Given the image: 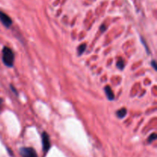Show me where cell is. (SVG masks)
<instances>
[{
    "instance_id": "cell-1",
    "label": "cell",
    "mask_w": 157,
    "mask_h": 157,
    "mask_svg": "<svg viewBox=\"0 0 157 157\" xmlns=\"http://www.w3.org/2000/svg\"><path fill=\"white\" fill-rule=\"evenodd\" d=\"M15 55L11 48L5 46L2 49V62L8 68H12L14 64Z\"/></svg>"
},
{
    "instance_id": "cell-2",
    "label": "cell",
    "mask_w": 157,
    "mask_h": 157,
    "mask_svg": "<svg viewBox=\"0 0 157 157\" xmlns=\"http://www.w3.org/2000/svg\"><path fill=\"white\" fill-rule=\"evenodd\" d=\"M19 153L22 157H39L35 150L32 147H22L19 149Z\"/></svg>"
},
{
    "instance_id": "cell-3",
    "label": "cell",
    "mask_w": 157,
    "mask_h": 157,
    "mask_svg": "<svg viewBox=\"0 0 157 157\" xmlns=\"http://www.w3.org/2000/svg\"><path fill=\"white\" fill-rule=\"evenodd\" d=\"M41 142H42V149L45 153H48L49 149L51 148L50 137L46 132H43L41 134Z\"/></svg>"
},
{
    "instance_id": "cell-4",
    "label": "cell",
    "mask_w": 157,
    "mask_h": 157,
    "mask_svg": "<svg viewBox=\"0 0 157 157\" xmlns=\"http://www.w3.org/2000/svg\"><path fill=\"white\" fill-rule=\"evenodd\" d=\"M0 21L2 22L3 25L6 28L10 27L12 25V23L11 18L2 11H0Z\"/></svg>"
},
{
    "instance_id": "cell-5",
    "label": "cell",
    "mask_w": 157,
    "mask_h": 157,
    "mask_svg": "<svg viewBox=\"0 0 157 157\" xmlns=\"http://www.w3.org/2000/svg\"><path fill=\"white\" fill-rule=\"evenodd\" d=\"M104 92L106 96H107V99L109 100H114L115 99V96H114V92H113L111 87L109 85H107V86L105 87Z\"/></svg>"
},
{
    "instance_id": "cell-6",
    "label": "cell",
    "mask_w": 157,
    "mask_h": 157,
    "mask_svg": "<svg viewBox=\"0 0 157 157\" xmlns=\"http://www.w3.org/2000/svg\"><path fill=\"white\" fill-rule=\"evenodd\" d=\"M127 110L125 108H122V109H120L119 110L116 111V116H117L118 118L122 119L123 117H125L126 115H127Z\"/></svg>"
},
{
    "instance_id": "cell-7",
    "label": "cell",
    "mask_w": 157,
    "mask_h": 157,
    "mask_svg": "<svg viewBox=\"0 0 157 157\" xmlns=\"http://www.w3.org/2000/svg\"><path fill=\"white\" fill-rule=\"evenodd\" d=\"M116 67L120 70H123L124 68V67H125V62H124V61L122 58H120L117 61V62H116Z\"/></svg>"
},
{
    "instance_id": "cell-8",
    "label": "cell",
    "mask_w": 157,
    "mask_h": 157,
    "mask_svg": "<svg viewBox=\"0 0 157 157\" xmlns=\"http://www.w3.org/2000/svg\"><path fill=\"white\" fill-rule=\"evenodd\" d=\"M86 47H87V45L85 43L84 44H81V45L79 46L78 48V54H79V55H81L85 51V50H86Z\"/></svg>"
},
{
    "instance_id": "cell-9",
    "label": "cell",
    "mask_w": 157,
    "mask_h": 157,
    "mask_svg": "<svg viewBox=\"0 0 157 157\" xmlns=\"http://www.w3.org/2000/svg\"><path fill=\"white\" fill-rule=\"evenodd\" d=\"M156 134L155 133H152V134L150 136V137H148V143H153L154 140H156Z\"/></svg>"
},
{
    "instance_id": "cell-10",
    "label": "cell",
    "mask_w": 157,
    "mask_h": 157,
    "mask_svg": "<svg viewBox=\"0 0 157 157\" xmlns=\"http://www.w3.org/2000/svg\"><path fill=\"white\" fill-rule=\"evenodd\" d=\"M151 65L153 67V68L155 69L156 71L157 70V68H156V61H153V62H151Z\"/></svg>"
},
{
    "instance_id": "cell-11",
    "label": "cell",
    "mask_w": 157,
    "mask_h": 157,
    "mask_svg": "<svg viewBox=\"0 0 157 157\" xmlns=\"http://www.w3.org/2000/svg\"><path fill=\"white\" fill-rule=\"evenodd\" d=\"M106 28H107V27L105 26V25H102L101 26H100V31L102 32H104L106 30Z\"/></svg>"
},
{
    "instance_id": "cell-12",
    "label": "cell",
    "mask_w": 157,
    "mask_h": 157,
    "mask_svg": "<svg viewBox=\"0 0 157 157\" xmlns=\"http://www.w3.org/2000/svg\"><path fill=\"white\" fill-rule=\"evenodd\" d=\"M10 88H11L12 91L13 93H16V94H17V91H16V89H15V87H14L12 86V85H10Z\"/></svg>"
},
{
    "instance_id": "cell-13",
    "label": "cell",
    "mask_w": 157,
    "mask_h": 157,
    "mask_svg": "<svg viewBox=\"0 0 157 157\" xmlns=\"http://www.w3.org/2000/svg\"><path fill=\"white\" fill-rule=\"evenodd\" d=\"M2 99L0 97V112H1V109H2Z\"/></svg>"
}]
</instances>
